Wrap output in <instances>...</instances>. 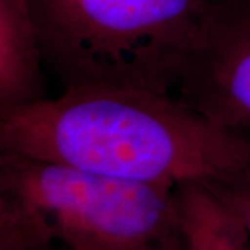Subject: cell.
Masks as SVG:
<instances>
[{
	"label": "cell",
	"instance_id": "5b68a950",
	"mask_svg": "<svg viewBox=\"0 0 250 250\" xmlns=\"http://www.w3.org/2000/svg\"><path fill=\"white\" fill-rule=\"evenodd\" d=\"M45 67L29 0H0V111L49 98Z\"/></svg>",
	"mask_w": 250,
	"mask_h": 250
},
{
	"label": "cell",
	"instance_id": "8992f818",
	"mask_svg": "<svg viewBox=\"0 0 250 250\" xmlns=\"http://www.w3.org/2000/svg\"><path fill=\"white\" fill-rule=\"evenodd\" d=\"M177 195L184 250H250L241 223L203 184H181Z\"/></svg>",
	"mask_w": 250,
	"mask_h": 250
},
{
	"label": "cell",
	"instance_id": "3957f363",
	"mask_svg": "<svg viewBox=\"0 0 250 250\" xmlns=\"http://www.w3.org/2000/svg\"><path fill=\"white\" fill-rule=\"evenodd\" d=\"M177 188L0 152V224L57 250H184Z\"/></svg>",
	"mask_w": 250,
	"mask_h": 250
},
{
	"label": "cell",
	"instance_id": "277c9868",
	"mask_svg": "<svg viewBox=\"0 0 250 250\" xmlns=\"http://www.w3.org/2000/svg\"><path fill=\"white\" fill-rule=\"evenodd\" d=\"M170 96L250 142V0H221Z\"/></svg>",
	"mask_w": 250,
	"mask_h": 250
},
{
	"label": "cell",
	"instance_id": "7a4b0ae2",
	"mask_svg": "<svg viewBox=\"0 0 250 250\" xmlns=\"http://www.w3.org/2000/svg\"><path fill=\"white\" fill-rule=\"evenodd\" d=\"M221 0H29L47 68L64 88L170 95Z\"/></svg>",
	"mask_w": 250,
	"mask_h": 250
},
{
	"label": "cell",
	"instance_id": "6da1fadb",
	"mask_svg": "<svg viewBox=\"0 0 250 250\" xmlns=\"http://www.w3.org/2000/svg\"><path fill=\"white\" fill-rule=\"evenodd\" d=\"M0 152L177 188L250 172V142L170 95L77 85L0 111Z\"/></svg>",
	"mask_w": 250,
	"mask_h": 250
},
{
	"label": "cell",
	"instance_id": "52a82bcc",
	"mask_svg": "<svg viewBox=\"0 0 250 250\" xmlns=\"http://www.w3.org/2000/svg\"><path fill=\"white\" fill-rule=\"evenodd\" d=\"M203 185L235 215L250 239V172Z\"/></svg>",
	"mask_w": 250,
	"mask_h": 250
},
{
	"label": "cell",
	"instance_id": "ba28073f",
	"mask_svg": "<svg viewBox=\"0 0 250 250\" xmlns=\"http://www.w3.org/2000/svg\"><path fill=\"white\" fill-rule=\"evenodd\" d=\"M0 250H57L54 246L36 241L13 228L0 225Z\"/></svg>",
	"mask_w": 250,
	"mask_h": 250
}]
</instances>
